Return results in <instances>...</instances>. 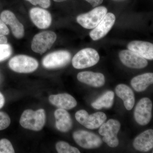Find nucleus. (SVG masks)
I'll use <instances>...</instances> for the list:
<instances>
[{
    "label": "nucleus",
    "instance_id": "19",
    "mask_svg": "<svg viewBox=\"0 0 153 153\" xmlns=\"http://www.w3.org/2000/svg\"><path fill=\"white\" fill-rule=\"evenodd\" d=\"M54 115L56 120L55 126L59 131L66 132L71 129L72 121L70 114L66 110L58 108L55 111Z\"/></svg>",
    "mask_w": 153,
    "mask_h": 153
},
{
    "label": "nucleus",
    "instance_id": "25",
    "mask_svg": "<svg viewBox=\"0 0 153 153\" xmlns=\"http://www.w3.org/2000/svg\"><path fill=\"white\" fill-rule=\"evenodd\" d=\"M15 153L13 145L9 140L3 139L0 140V153Z\"/></svg>",
    "mask_w": 153,
    "mask_h": 153
},
{
    "label": "nucleus",
    "instance_id": "8",
    "mask_svg": "<svg viewBox=\"0 0 153 153\" xmlns=\"http://www.w3.org/2000/svg\"><path fill=\"white\" fill-rule=\"evenodd\" d=\"M71 59L70 52L66 50H58L46 55L42 60V64L48 69L62 68L66 66Z\"/></svg>",
    "mask_w": 153,
    "mask_h": 153
},
{
    "label": "nucleus",
    "instance_id": "4",
    "mask_svg": "<svg viewBox=\"0 0 153 153\" xmlns=\"http://www.w3.org/2000/svg\"><path fill=\"white\" fill-rule=\"evenodd\" d=\"M38 65L36 59L25 55H16L11 58L9 62L10 68L20 73L33 72L38 68Z\"/></svg>",
    "mask_w": 153,
    "mask_h": 153
},
{
    "label": "nucleus",
    "instance_id": "26",
    "mask_svg": "<svg viewBox=\"0 0 153 153\" xmlns=\"http://www.w3.org/2000/svg\"><path fill=\"white\" fill-rule=\"evenodd\" d=\"M11 123V120L6 113L0 112V131L8 127Z\"/></svg>",
    "mask_w": 153,
    "mask_h": 153
},
{
    "label": "nucleus",
    "instance_id": "14",
    "mask_svg": "<svg viewBox=\"0 0 153 153\" xmlns=\"http://www.w3.org/2000/svg\"><path fill=\"white\" fill-rule=\"evenodd\" d=\"M30 15L33 24L39 29H47L51 25L52 16L50 13L45 9L33 8L30 10Z\"/></svg>",
    "mask_w": 153,
    "mask_h": 153
},
{
    "label": "nucleus",
    "instance_id": "30",
    "mask_svg": "<svg viewBox=\"0 0 153 153\" xmlns=\"http://www.w3.org/2000/svg\"><path fill=\"white\" fill-rule=\"evenodd\" d=\"M7 39L4 35L0 34V44H7Z\"/></svg>",
    "mask_w": 153,
    "mask_h": 153
},
{
    "label": "nucleus",
    "instance_id": "16",
    "mask_svg": "<svg viewBox=\"0 0 153 153\" xmlns=\"http://www.w3.org/2000/svg\"><path fill=\"white\" fill-rule=\"evenodd\" d=\"M49 102L59 108L70 110L77 105L76 100L73 97L67 93L51 95L49 97Z\"/></svg>",
    "mask_w": 153,
    "mask_h": 153
},
{
    "label": "nucleus",
    "instance_id": "12",
    "mask_svg": "<svg viewBox=\"0 0 153 153\" xmlns=\"http://www.w3.org/2000/svg\"><path fill=\"white\" fill-rule=\"evenodd\" d=\"M119 55L122 63L129 68L140 69L147 66L148 61L145 58L128 49L120 51Z\"/></svg>",
    "mask_w": 153,
    "mask_h": 153
},
{
    "label": "nucleus",
    "instance_id": "13",
    "mask_svg": "<svg viewBox=\"0 0 153 153\" xmlns=\"http://www.w3.org/2000/svg\"><path fill=\"white\" fill-rule=\"evenodd\" d=\"M1 19L6 25L11 27L13 36L18 39L23 38L25 35V28L19 22L15 14L9 10H4L1 13Z\"/></svg>",
    "mask_w": 153,
    "mask_h": 153
},
{
    "label": "nucleus",
    "instance_id": "10",
    "mask_svg": "<svg viewBox=\"0 0 153 153\" xmlns=\"http://www.w3.org/2000/svg\"><path fill=\"white\" fill-rule=\"evenodd\" d=\"M152 103L147 97H144L138 102L134 111V117L139 124L146 125L152 119Z\"/></svg>",
    "mask_w": 153,
    "mask_h": 153
},
{
    "label": "nucleus",
    "instance_id": "2",
    "mask_svg": "<svg viewBox=\"0 0 153 153\" xmlns=\"http://www.w3.org/2000/svg\"><path fill=\"white\" fill-rule=\"evenodd\" d=\"M99 60V55L96 50L92 48H85L74 55L72 64L76 69H83L94 66Z\"/></svg>",
    "mask_w": 153,
    "mask_h": 153
},
{
    "label": "nucleus",
    "instance_id": "29",
    "mask_svg": "<svg viewBox=\"0 0 153 153\" xmlns=\"http://www.w3.org/2000/svg\"><path fill=\"white\" fill-rule=\"evenodd\" d=\"M89 3L93 7H95L101 4L103 0H85Z\"/></svg>",
    "mask_w": 153,
    "mask_h": 153
},
{
    "label": "nucleus",
    "instance_id": "1",
    "mask_svg": "<svg viewBox=\"0 0 153 153\" xmlns=\"http://www.w3.org/2000/svg\"><path fill=\"white\" fill-rule=\"evenodd\" d=\"M46 112L44 109L36 111L27 109L23 112L20 118V123L25 128L34 131H40L46 123Z\"/></svg>",
    "mask_w": 153,
    "mask_h": 153
},
{
    "label": "nucleus",
    "instance_id": "11",
    "mask_svg": "<svg viewBox=\"0 0 153 153\" xmlns=\"http://www.w3.org/2000/svg\"><path fill=\"white\" fill-rule=\"evenodd\" d=\"M116 18L112 13H107L98 25L89 33L94 41H97L105 37L111 30L115 22Z\"/></svg>",
    "mask_w": 153,
    "mask_h": 153
},
{
    "label": "nucleus",
    "instance_id": "17",
    "mask_svg": "<svg viewBox=\"0 0 153 153\" xmlns=\"http://www.w3.org/2000/svg\"><path fill=\"white\" fill-rule=\"evenodd\" d=\"M77 78L80 82L94 87H101L105 82V78L103 74L92 71L79 72L77 74Z\"/></svg>",
    "mask_w": 153,
    "mask_h": 153
},
{
    "label": "nucleus",
    "instance_id": "20",
    "mask_svg": "<svg viewBox=\"0 0 153 153\" xmlns=\"http://www.w3.org/2000/svg\"><path fill=\"white\" fill-rule=\"evenodd\" d=\"M117 95L123 101L126 109L131 110L132 109L135 103V97L133 91L128 85L120 84L115 88Z\"/></svg>",
    "mask_w": 153,
    "mask_h": 153
},
{
    "label": "nucleus",
    "instance_id": "5",
    "mask_svg": "<svg viewBox=\"0 0 153 153\" xmlns=\"http://www.w3.org/2000/svg\"><path fill=\"white\" fill-rule=\"evenodd\" d=\"M120 123L115 120H109L100 126L99 133L102 136V140L109 147H116L119 144L117 135L120 130Z\"/></svg>",
    "mask_w": 153,
    "mask_h": 153
},
{
    "label": "nucleus",
    "instance_id": "3",
    "mask_svg": "<svg viewBox=\"0 0 153 153\" xmlns=\"http://www.w3.org/2000/svg\"><path fill=\"white\" fill-rule=\"evenodd\" d=\"M107 11L104 6L96 7L88 13L79 15L76 17V22L85 29H94L102 20Z\"/></svg>",
    "mask_w": 153,
    "mask_h": 153
},
{
    "label": "nucleus",
    "instance_id": "24",
    "mask_svg": "<svg viewBox=\"0 0 153 153\" xmlns=\"http://www.w3.org/2000/svg\"><path fill=\"white\" fill-rule=\"evenodd\" d=\"M13 50L10 44H0V62L8 58L12 55Z\"/></svg>",
    "mask_w": 153,
    "mask_h": 153
},
{
    "label": "nucleus",
    "instance_id": "28",
    "mask_svg": "<svg viewBox=\"0 0 153 153\" xmlns=\"http://www.w3.org/2000/svg\"><path fill=\"white\" fill-rule=\"evenodd\" d=\"M9 33H10V30L7 25L3 22L1 19H0V34L7 36L9 35Z\"/></svg>",
    "mask_w": 153,
    "mask_h": 153
},
{
    "label": "nucleus",
    "instance_id": "22",
    "mask_svg": "<svg viewBox=\"0 0 153 153\" xmlns=\"http://www.w3.org/2000/svg\"><path fill=\"white\" fill-rule=\"evenodd\" d=\"M114 97L113 91H108L92 102L91 106L97 109H102L103 108H110L113 104Z\"/></svg>",
    "mask_w": 153,
    "mask_h": 153
},
{
    "label": "nucleus",
    "instance_id": "15",
    "mask_svg": "<svg viewBox=\"0 0 153 153\" xmlns=\"http://www.w3.org/2000/svg\"><path fill=\"white\" fill-rule=\"evenodd\" d=\"M128 50L148 60L153 59V44L146 41H134L128 44Z\"/></svg>",
    "mask_w": 153,
    "mask_h": 153
},
{
    "label": "nucleus",
    "instance_id": "32",
    "mask_svg": "<svg viewBox=\"0 0 153 153\" xmlns=\"http://www.w3.org/2000/svg\"><path fill=\"white\" fill-rule=\"evenodd\" d=\"M53 1H54L57 2H61L67 1V0H53Z\"/></svg>",
    "mask_w": 153,
    "mask_h": 153
},
{
    "label": "nucleus",
    "instance_id": "18",
    "mask_svg": "<svg viewBox=\"0 0 153 153\" xmlns=\"http://www.w3.org/2000/svg\"><path fill=\"white\" fill-rule=\"evenodd\" d=\"M133 146L137 150L147 152L153 147V131L149 129L143 132L135 139Z\"/></svg>",
    "mask_w": 153,
    "mask_h": 153
},
{
    "label": "nucleus",
    "instance_id": "6",
    "mask_svg": "<svg viewBox=\"0 0 153 153\" xmlns=\"http://www.w3.org/2000/svg\"><path fill=\"white\" fill-rule=\"evenodd\" d=\"M56 39L57 35L52 31L41 32L33 38L31 48L34 52L42 55L51 48Z\"/></svg>",
    "mask_w": 153,
    "mask_h": 153
},
{
    "label": "nucleus",
    "instance_id": "31",
    "mask_svg": "<svg viewBox=\"0 0 153 153\" xmlns=\"http://www.w3.org/2000/svg\"><path fill=\"white\" fill-rule=\"evenodd\" d=\"M5 103V99L4 96L0 92V109L4 106Z\"/></svg>",
    "mask_w": 153,
    "mask_h": 153
},
{
    "label": "nucleus",
    "instance_id": "9",
    "mask_svg": "<svg viewBox=\"0 0 153 153\" xmlns=\"http://www.w3.org/2000/svg\"><path fill=\"white\" fill-rule=\"evenodd\" d=\"M73 137L75 142L81 147L86 149L100 147L102 144L101 138L91 132L79 130L74 132Z\"/></svg>",
    "mask_w": 153,
    "mask_h": 153
},
{
    "label": "nucleus",
    "instance_id": "27",
    "mask_svg": "<svg viewBox=\"0 0 153 153\" xmlns=\"http://www.w3.org/2000/svg\"><path fill=\"white\" fill-rule=\"evenodd\" d=\"M33 5H38L44 9H47L51 5L50 0H26Z\"/></svg>",
    "mask_w": 153,
    "mask_h": 153
},
{
    "label": "nucleus",
    "instance_id": "21",
    "mask_svg": "<svg viewBox=\"0 0 153 153\" xmlns=\"http://www.w3.org/2000/svg\"><path fill=\"white\" fill-rule=\"evenodd\" d=\"M153 74L146 73L134 77L131 81V85L136 91H144L153 84Z\"/></svg>",
    "mask_w": 153,
    "mask_h": 153
},
{
    "label": "nucleus",
    "instance_id": "7",
    "mask_svg": "<svg viewBox=\"0 0 153 153\" xmlns=\"http://www.w3.org/2000/svg\"><path fill=\"white\" fill-rule=\"evenodd\" d=\"M76 120L87 128L94 129L100 127L106 120L107 116L104 113L97 112L89 115L84 110H80L75 115Z\"/></svg>",
    "mask_w": 153,
    "mask_h": 153
},
{
    "label": "nucleus",
    "instance_id": "23",
    "mask_svg": "<svg viewBox=\"0 0 153 153\" xmlns=\"http://www.w3.org/2000/svg\"><path fill=\"white\" fill-rule=\"evenodd\" d=\"M56 149L59 153H79L77 148L71 146L68 143L64 141L58 142L56 144Z\"/></svg>",
    "mask_w": 153,
    "mask_h": 153
}]
</instances>
